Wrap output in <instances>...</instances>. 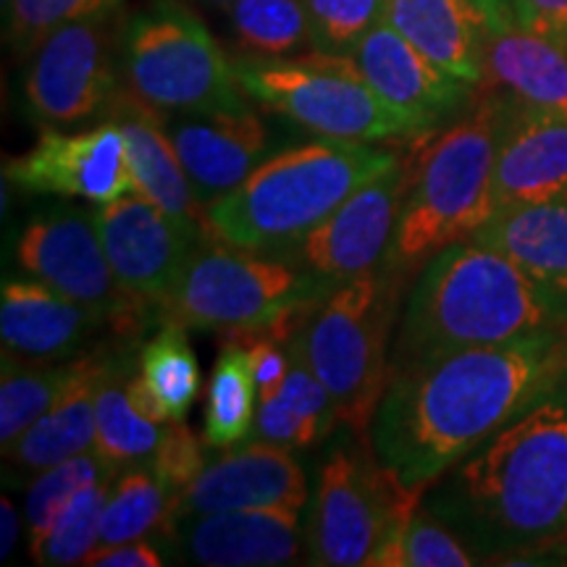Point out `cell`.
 <instances>
[{"mask_svg": "<svg viewBox=\"0 0 567 567\" xmlns=\"http://www.w3.org/2000/svg\"><path fill=\"white\" fill-rule=\"evenodd\" d=\"M255 389L250 352L245 344L226 339L221 354L213 365L205 396V429L203 439L216 450L245 442L255 425Z\"/></svg>", "mask_w": 567, "mask_h": 567, "instance_id": "4dcf8cb0", "label": "cell"}, {"mask_svg": "<svg viewBox=\"0 0 567 567\" xmlns=\"http://www.w3.org/2000/svg\"><path fill=\"white\" fill-rule=\"evenodd\" d=\"M408 184L410 163L400 161L360 187L321 226L279 258L316 274L331 287L386 266Z\"/></svg>", "mask_w": 567, "mask_h": 567, "instance_id": "4fadbf2b", "label": "cell"}, {"mask_svg": "<svg viewBox=\"0 0 567 567\" xmlns=\"http://www.w3.org/2000/svg\"><path fill=\"white\" fill-rule=\"evenodd\" d=\"M116 347H95L80 354V371L61 400L38 417L17 442L3 446V457L21 473H38L82 455L95 446L97 392L109 373Z\"/></svg>", "mask_w": 567, "mask_h": 567, "instance_id": "cb8c5ba5", "label": "cell"}, {"mask_svg": "<svg viewBox=\"0 0 567 567\" xmlns=\"http://www.w3.org/2000/svg\"><path fill=\"white\" fill-rule=\"evenodd\" d=\"M505 3H507V6H509V0H505Z\"/></svg>", "mask_w": 567, "mask_h": 567, "instance_id": "7dc6e473", "label": "cell"}, {"mask_svg": "<svg viewBox=\"0 0 567 567\" xmlns=\"http://www.w3.org/2000/svg\"><path fill=\"white\" fill-rule=\"evenodd\" d=\"M205 446H208V442L205 439L200 442V436L187 423L174 421L166 423L158 450L153 452L151 460H145L155 476L163 481V486L176 496V502L187 492V486L200 476L203 467L208 465Z\"/></svg>", "mask_w": 567, "mask_h": 567, "instance_id": "f35d334b", "label": "cell"}, {"mask_svg": "<svg viewBox=\"0 0 567 567\" xmlns=\"http://www.w3.org/2000/svg\"><path fill=\"white\" fill-rule=\"evenodd\" d=\"M163 563H166V551L158 544L147 542L145 536L92 549L84 559V567H161Z\"/></svg>", "mask_w": 567, "mask_h": 567, "instance_id": "60d3db41", "label": "cell"}, {"mask_svg": "<svg viewBox=\"0 0 567 567\" xmlns=\"http://www.w3.org/2000/svg\"><path fill=\"white\" fill-rule=\"evenodd\" d=\"M92 213L118 284L153 310L172 295L189 255L208 237L140 193L105 203Z\"/></svg>", "mask_w": 567, "mask_h": 567, "instance_id": "5bb4252c", "label": "cell"}, {"mask_svg": "<svg viewBox=\"0 0 567 567\" xmlns=\"http://www.w3.org/2000/svg\"><path fill=\"white\" fill-rule=\"evenodd\" d=\"M172 542H179L193 563L208 567L295 565L302 557L300 509L260 507L193 515L176 523Z\"/></svg>", "mask_w": 567, "mask_h": 567, "instance_id": "d6986e66", "label": "cell"}, {"mask_svg": "<svg viewBox=\"0 0 567 567\" xmlns=\"http://www.w3.org/2000/svg\"><path fill=\"white\" fill-rule=\"evenodd\" d=\"M109 318L69 300L45 284L9 276L0 292L3 352L21 360H63L87 342Z\"/></svg>", "mask_w": 567, "mask_h": 567, "instance_id": "7402d4cb", "label": "cell"}, {"mask_svg": "<svg viewBox=\"0 0 567 567\" xmlns=\"http://www.w3.org/2000/svg\"><path fill=\"white\" fill-rule=\"evenodd\" d=\"M289 354H292V368L281 389L271 400L258 402L252 436L281 444L287 450H305L329 434L337 413L329 392L308 365L295 339H289Z\"/></svg>", "mask_w": 567, "mask_h": 567, "instance_id": "4316f807", "label": "cell"}, {"mask_svg": "<svg viewBox=\"0 0 567 567\" xmlns=\"http://www.w3.org/2000/svg\"><path fill=\"white\" fill-rule=\"evenodd\" d=\"M567 189V118L509 95L492 174V216Z\"/></svg>", "mask_w": 567, "mask_h": 567, "instance_id": "ffe728a7", "label": "cell"}, {"mask_svg": "<svg viewBox=\"0 0 567 567\" xmlns=\"http://www.w3.org/2000/svg\"><path fill=\"white\" fill-rule=\"evenodd\" d=\"M476 3L484 9V13L488 17V30L505 24V21H513V11H509V6L505 3V0H476Z\"/></svg>", "mask_w": 567, "mask_h": 567, "instance_id": "7bdbcfd3", "label": "cell"}, {"mask_svg": "<svg viewBox=\"0 0 567 567\" xmlns=\"http://www.w3.org/2000/svg\"><path fill=\"white\" fill-rule=\"evenodd\" d=\"M140 379L168 423L184 421L200 396L203 373L187 329L163 323V329L137 352Z\"/></svg>", "mask_w": 567, "mask_h": 567, "instance_id": "1f68e13d", "label": "cell"}, {"mask_svg": "<svg viewBox=\"0 0 567 567\" xmlns=\"http://www.w3.org/2000/svg\"><path fill=\"white\" fill-rule=\"evenodd\" d=\"M400 279L386 264L337 284L292 337L334 402L337 421L360 442L371 434L373 415L392 381L389 337Z\"/></svg>", "mask_w": 567, "mask_h": 567, "instance_id": "8992f818", "label": "cell"}, {"mask_svg": "<svg viewBox=\"0 0 567 567\" xmlns=\"http://www.w3.org/2000/svg\"><path fill=\"white\" fill-rule=\"evenodd\" d=\"M400 161L373 142L321 137L287 147L268 155L243 184L205 208V234L279 258Z\"/></svg>", "mask_w": 567, "mask_h": 567, "instance_id": "277c9868", "label": "cell"}, {"mask_svg": "<svg viewBox=\"0 0 567 567\" xmlns=\"http://www.w3.org/2000/svg\"><path fill=\"white\" fill-rule=\"evenodd\" d=\"M484 84L567 118V45L505 21L488 30Z\"/></svg>", "mask_w": 567, "mask_h": 567, "instance_id": "484cf974", "label": "cell"}, {"mask_svg": "<svg viewBox=\"0 0 567 567\" xmlns=\"http://www.w3.org/2000/svg\"><path fill=\"white\" fill-rule=\"evenodd\" d=\"M122 74L134 95L163 113L247 103L234 63L179 0H151L126 21Z\"/></svg>", "mask_w": 567, "mask_h": 567, "instance_id": "ba28073f", "label": "cell"}, {"mask_svg": "<svg viewBox=\"0 0 567 567\" xmlns=\"http://www.w3.org/2000/svg\"><path fill=\"white\" fill-rule=\"evenodd\" d=\"M331 289L289 260L205 237L155 310V321L226 337L300 326Z\"/></svg>", "mask_w": 567, "mask_h": 567, "instance_id": "52a82bcc", "label": "cell"}, {"mask_svg": "<svg viewBox=\"0 0 567 567\" xmlns=\"http://www.w3.org/2000/svg\"><path fill=\"white\" fill-rule=\"evenodd\" d=\"M111 17L69 21L38 42L24 71V101L42 126H69L105 113L116 95Z\"/></svg>", "mask_w": 567, "mask_h": 567, "instance_id": "7c38bea8", "label": "cell"}, {"mask_svg": "<svg viewBox=\"0 0 567 567\" xmlns=\"http://www.w3.org/2000/svg\"><path fill=\"white\" fill-rule=\"evenodd\" d=\"M425 492H408L375 460L373 450H337L318 471L305 544L308 563L368 565L389 530L421 507Z\"/></svg>", "mask_w": 567, "mask_h": 567, "instance_id": "30bf717a", "label": "cell"}, {"mask_svg": "<svg viewBox=\"0 0 567 567\" xmlns=\"http://www.w3.org/2000/svg\"><path fill=\"white\" fill-rule=\"evenodd\" d=\"M549 329H567V305L507 255L460 239L425 260L410 289L392 342V375Z\"/></svg>", "mask_w": 567, "mask_h": 567, "instance_id": "3957f363", "label": "cell"}, {"mask_svg": "<svg viewBox=\"0 0 567 567\" xmlns=\"http://www.w3.org/2000/svg\"><path fill=\"white\" fill-rule=\"evenodd\" d=\"M176 496L163 486L147 463L124 467L113 478L111 494L101 515L97 547L161 536L166 542L174 526ZM95 547V549H97Z\"/></svg>", "mask_w": 567, "mask_h": 567, "instance_id": "f1b7e54d", "label": "cell"}, {"mask_svg": "<svg viewBox=\"0 0 567 567\" xmlns=\"http://www.w3.org/2000/svg\"><path fill=\"white\" fill-rule=\"evenodd\" d=\"M473 563H478V557L463 538L425 513L423 505L389 530L368 559L371 567H467Z\"/></svg>", "mask_w": 567, "mask_h": 567, "instance_id": "836d02e7", "label": "cell"}, {"mask_svg": "<svg viewBox=\"0 0 567 567\" xmlns=\"http://www.w3.org/2000/svg\"><path fill=\"white\" fill-rule=\"evenodd\" d=\"M163 124L205 208L243 184L271 151V132L247 103L163 113Z\"/></svg>", "mask_w": 567, "mask_h": 567, "instance_id": "2e32d148", "label": "cell"}, {"mask_svg": "<svg viewBox=\"0 0 567 567\" xmlns=\"http://www.w3.org/2000/svg\"><path fill=\"white\" fill-rule=\"evenodd\" d=\"M111 467L97 457V452H82V455L63 460V463L48 467L38 473L34 484L27 494V528H30V551L38 549L42 538L51 534L55 517L63 513V507L82 492L84 486L95 484L103 476H109Z\"/></svg>", "mask_w": 567, "mask_h": 567, "instance_id": "d590c367", "label": "cell"}, {"mask_svg": "<svg viewBox=\"0 0 567 567\" xmlns=\"http://www.w3.org/2000/svg\"><path fill=\"white\" fill-rule=\"evenodd\" d=\"M471 239L494 247L567 305V189L494 213Z\"/></svg>", "mask_w": 567, "mask_h": 567, "instance_id": "d4e9b609", "label": "cell"}, {"mask_svg": "<svg viewBox=\"0 0 567 567\" xmlns=\"http://www.w3.org/2000/svg\"><path fill=\"white\" fill-rule=\"evenodd\" d=\"M122 0H11L6 6V32L19 53H32L38 42L69 21L109 19Z\"/></svg>", "mask_w": 567, "mask_h": 567, "instance_id": "8d00e7d4", "label": "cell"}, {"mask_svg": "<svg viewBox=\"0 0 567 567\" xmlns=\"http://www.w3.org/2000/svg\"><path fill=\"white\" fill-rule=\"evenodd\" d=\"M3 179L24 193L82 197L95 205L137 193L126 163L124 134L109 118L74 134L42 126L30 153L3 163Z\"/></svg>", "mask_w": 567, "mask_h": 567, "instance_id": "9a60e30c", "label": "cell"}, {"mask_svg": "<svg viewBox=\"0 0 567 567\" xmlns=\"http://www.w3.org/2000/svg\"><path fill=\"white\" fill-rule=\"evenodd\" d=\"M19 536V513L9 496L0 499V557L9 559Z\"/></svg>", "mask_w": 567, "mask_h": 567, "instance_id": "b9f144b4", "label": "cell"}, {"mask_svg": "<svg viewBox=\"0 0 567 567\" xmlns=\"http://www.w3.org/2000/svg\"><path fill=\"white\" fill-rule=\"evenodd\" d=\"M567 329L444 354L392 375L375 410L371 450L408 492H425L488 436L555 392Z\"/></svg>", "mask_w": 567, "mask_h": 567, "instance_id": "6da1fadb", "label": "cell"}, {"mask_svg": "<svg viewBox=\"0 0 567 567\" xmlns=\"http://www.w3.org/2000/svg\"><path fill=\"white\" fill-rule=\"evenodd\" d=\"M245 95L326 140L384 142L423 130L375 95L350 55L313 51L295 59L234 63Z\"/></svg>", "mask_w": 567, "mask_h": 567, "instance_id": "9c48e42d", "label": "cell"}, {"mask_svg": "<svg viewBox=\"0 0 567 567\" xmlns=\"http://www.w3.org/2000/svg\"><path fill=\"white\" fill-rule=\"evenodd\" d=\"M509 95L481 97L463 118L423 147L410 163V184L402 203L389 268L405 276L442 247L471 239L492 218V174Z\"/></svg>", "mask_w": 567, "mask_h": 567, "instance_id": "5b68a950", "label": "cell"}, {"mask_svg": "<svg viewBox=\"0 0 567 567\" xmlns=\"http://www.w3.org/2000/svg\"><path fill=\"white\" fill-rule=\"evenodd\" d=\"M509 11L526 30L567 45V0H509Z\"/></svg>", "mask_w": 567, "mask_h": 567, "instance_id": "ab89813d", "label": "cell"}, {"mask_svg": "<svg viewBox=\"0 0 567 567\" xmlns=\"http://www.w3.org/2000/svg\"><path fill=\"white\" fill-rule=\"evenodd\" d=\"M103 116L116 122L124 134L134 189L172 216L205 231V205L197 200L179 153L168 137L163 111L153 109L130 87H118Z\"/></svg>", "mask_w": 567, "mask_h": 567, "instance_id": "44dd1931", "label": "cell"}, {"mask_svg": "<svg viewBox=\"0 0 567 567\" xmlns=\"http://www.w3.org/2000/svg\"><path fill=\"white\" fill-rule=\"evenodd\" d=\"M347 55L375 95L423 132H436L444 118L467 103L471 84L444 74L386 19L365 32Z\"/></svg>", "mask_w": 567, "mask_h": 567, "instance_id": "ac0fdd59", "label": "cell"}, {"mask_svg": "<svg viewBox=\"0 0 567 567\" xmlns=\"http://www.w3.org/2000/svg\"><path fill=\"white\" fill-rule=\"evenodd\" d=\"M386 21L444 74L484 84L488 17L476 0H386Z\"/></svg>", "mask_w": 567, "mask_h": 567, "instance_id": "603a6c76", "label": "cell"}, {"mask_svg": "<svg viewBox=\"0 0 567 567\" xmlns=\"http://www.w3.org/2000/svg\"><path fill=\"white\" fill-rule=\"evenodd\" d=\"M137 371V358L116 347L109 373H105L95 405V446L97 457L111 471L145 463L158 450L166 423H155L145 417L130 400V375Z\"/></svg>", "mask_w": 567, "mask_h": 567, "instance_id": "83f0119b", "label": "cell"}, {"mask_svg": "<svg viewBox=\"0 0 567 567\" xmlns=\"http://www.w3.org/2000/svg\"><path fill=\"white\" fill-rule=\"evenodd\" d=\"M308 496V476L295 450L266 439L234 444L221 457L208 460L200 476L179 496L172 534L184 517L260 507L302 509Z\"/></svg>", "mask_w": 567, "mask_h": 567, "instance_id": "e0dca14e", "label": "cell"}, {"mask_svg": "<svg viewBox=\"0 0 567 567\" xmlns=\"http://www.w3.org/2000/svg\"><path fill=\"white\" fill-rule=\"evenodd\" d=\"M555 392H557V394H563V396H565V400H567V368H565V373H563V375H559V381H557Z\"/></svg>", "mask_w": 567, "mask_h": 567, "instance_id": "ee69618b", "label": "cell"}, {"mask_svg": "<svg viewBox=\"0 0 567 567\" xmlns=\"http://www.w3.org/2000/svg\"><path fill=\"white\" fill-rule=\"evenodd\" d=\"M423 509L476 557L567 547V400L549 392L425 488Z\"/></svg>", "mask_w": 567, "mask_h": 567, "instance_id": "7a4b0ae2", "label": "cell"}, {"mask_svg": "<svg viewBox=\"0 0 567 567\" xmlns=\"http://www.w3.org/2000/svg\"><path fill=\"white\" fill-rule=\"evenodd\" d=\"M229 19L234 42L247 59H295L297 51L313 45L302 0H234Z\"/></svg>", "mask_w": 567, "mask_h": 567, "instance_id": "d6a6232c", "label": "cell"}, {"mask_svg": "<svg viewBox=\"0 0 567 567\" xmlns=\"http://www.w3.org/2000/svg\"><path fill=\"white\" fill-rule=\"evenodd\" d=\"M11 3V0H3V9H6V6H9Z\"/></svg>", "mask_w": 567, "mask_h": 567, "instance_id": "bcb514c9", "label": "cell"}, {"mask_svg": "<svg viewBox=\"0 0 567 567\" xmlns=\"http://www.w3.org/2000/svg\"><path fill=\"white\" fill-rule=\"evenodd\" d=\"M113 478H116V473H109L95 484L84 486L63 507V513L55 517L51 534L42 538L38 549L30 551L34 563L45 567L84 565V559L90 557V551L97 547V538H101V515L111 494Z\"/></svg>", "mask_w": 567, "mask_h": 567, "instance_id": "e575fe53", "label": "cell"}, {"mask_svg": "<svg viewBox=\"0 0 567 567\" xmlns=\"http://www.w3.org/2000/svg\"><path fill=\"white\" fill-rule=\"evenodd\" d=\"M208 3H210V6H218V9L229 11V6L234 3V0H208Z\"/></svg>", "mask_w": 567, "mask_h": 567, "instance_id": "f6af8a7d", "label": "cell"}, {"mask_svg": "<svg viewBox=\"0 0 567 567\" xmlns=\"http://www.w3.org/2000/svg\"><path fill=\"white\" fill-rule=\"evenodd\" d=\"M313 48L347 55L365 32L386 19V0H302Z\"/></svg>", "mask_w": 567, "mask_h": 567, "instance_id": "74e56055", "label": "cell"}, {"mask_svg": "<svg viewBox=\"0 0 567 567\" xmlns=\"http://www.w3.org/2000/svg\"><path fill=\"white\" fill-rule=\"evenodd\" d=\"M19 268L69 300L97 310L122 337H137L155 318L118 284L105 255L95 213L74 205H51L34 213L17 243Z\"/></svg>", "mask_w": 567, "mask_h": 567, "instance_id": "8fae6325", "label": "cell"}, {"mask_svg": "<svg viewBox=\"0 0 567 567\" xmlns=\"http://www.w3.org/2000/svg\"><path fill=\"white\" fill-rule=\"evenodd\" d=\"M80 371L74 360H21L3 352L0 379V442L9 446L51 410Z\"/></svg>", "mask_w": 567, "mask_h": 567, "instance_id": "f546056e", "label": "cell"}]
</instances>
